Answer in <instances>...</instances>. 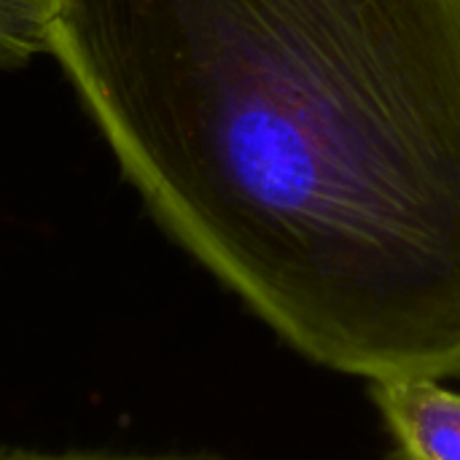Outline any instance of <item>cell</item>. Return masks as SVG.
Listing matches in <instances>:
<instances>
[{
  "instance_id": "6da1fadb",
  "label": "cell",
  "mask_w": 460,
  "mask_h": 460,
  "mask_svg": "<svg viewBox=\"0 0 460 460\" xmlns=\"http://www.w3.org/2000/svg\"><path fill=\"white\" fill-rule=\"evenodd\" d=\"M162 232L302 358L460 377V0H43Z\"/></svg>"
},
{
  "instance_id": "7a4b0ae2",
  "label": "cell",
  "mask_w": 460,
  "mask_h": 460,
  "mask_svg": "<svg viewBox=\"0 0 460 460\" xmlns=\"http://www.w3.org/2000/svg\"><path fill=\"white\" fill-rule=\"evenodd\" d=\"M391 439L388 460H460V391L431 377L367 383Z\"/></svg>"
},
{
  "instance_id": "3957f363",
  "label": "cell",
  "mask_w": 460,
  "mask_h": 460,
  "mask_svg": "<svg viewBox=\"0 0 460 460\" xmlns=\"http://www.w3.org/2000/svg\"><path fill=\"white\" fill-rule=\"evenodd\" d=\"M49 54L43 0H0V70Z\"/></svg>"
},
{
  "instance_id": "277c9868",
  "label": "cell",
  "mask_w": 460,
  "mask_h": 460,
  "mask_svg": "<svg viewBox=\"0 0 460 460\" xmlns=\"http://www.w3.org/2000/svg\"><path fill=\"white\" fill-rule=\"evenodd\" d=\"M0 460H229L205 453H105V450H73V453H32L13 450L0 453Z\"/></svg>"
}]
</instances>
